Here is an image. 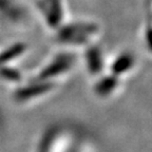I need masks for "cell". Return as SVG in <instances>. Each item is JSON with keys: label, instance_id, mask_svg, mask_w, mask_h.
I'll use <instances>...</instances> for the list:
<instances>
[{"label": "cell", "instance_id": "1", "mask_svg": "<svg viewBox=\"0 0 152 152\" xmlns=\"http://www.w3.org/2000/svg\"><path fill=\"white\" fill-rule=\"evenodd\" d=\"M135 66V59L129 53L126 54H121L115 58L111 64V75L115 77H121V76L128 74L133 66Z\"/></svg>", "mask_w": 152, "mask_h": 152}, {"label": "cell", "instance_id": "2", "mask_svg": "<svg viewBox=\"0 0 152 152\" xmlns=\"http://www.w3.org/2000/svg\"><path fill=\"white\" fill-rule=\"evenodd\" d=\"M117 83H118V77H115L110 74L109 77H106L98 81L95 90L100 96H109L117 88Z\"/></svg>", "mask_w": 152, "mask_h": 152}]
</instances>
